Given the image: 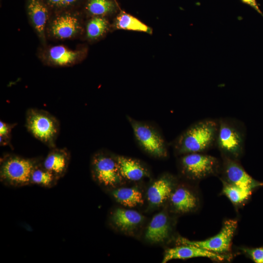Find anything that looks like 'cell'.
Listing matches in <instances>:
<instances>
[{
    "instance_id": "obj_1",
    "label": "cell",
    "mask_w": 263,
    "mask_h": 263,
    "mask_svg": "<svg viewBox=\"0 0 263 263\" xmlns=\"http://www.w3.org/2000/svg\"><path fill=\"white\" fill-rule=\"evenodd\" d=\"M217 129V119L206 118L195 122L175 140V151L183 155L208 150L215 146Z\"/></svg>"
},
{
    "instance_id": "obj_2",
    "label": "cell",
    "mask_w": 263,
    "mask_h": 263,
    "mask_svg": "<svg viewBox=\"0 0 263 263\" xmlns=\"http://www.w3.org/2000/svg\"><path fill=\"white\" fill-rule=\"evenodd\" d=\"M218 120L215 146L222 157L239 160L244 150L245 131L244 125L237 119L224 117Z\"/></svg>"
},
{
    "instance_id": "obj_3",
    "label": "cell",
    "mask_w": 263,
    "mask_h": 263,
    "mask_svg": "<svg viewBox=\"0 0 263 263\" xmlns=\"http://www.w3.org/2000/svg\"><path fill=\"white\" fill-rule=\"evenodd\" d=\"M42 157L25 158L14 154H5L0 158V180L5 186L20 187L31 185V177Z\"/></svg>"
},
{
    "instance_id": "obj_4",
    "label": "cell",
    "mask_w": 263,
    "mask_h": 263,
    "mask_svg": "<svg viewBox=\"0 0 263 263\" xmlns=\"http://www.w3.org/2000/svg\"><path fill=\"white\" fill-rule=\"evenodd\" d=\"M25 127L29 132L50 149L56 147L60 124L58 119L48 112L36 108L28 109L25 113Z\"/></svg>"
},
{
    "instance_id": "obj_5",
    "label": "cell",
    "mask_w": 263,
    "mask_h": 263,
    "mask_svg": "<svg viewBox=\"0 0 263 263\" xmlns=\"http://www.w3.org/2000/svg\"><path fill=\"white\" fill-rule=\"evenodd\" d=\"M180 164L183 173L194 180L216 174L221 168L217 158L204 152L183 154Z\"/></svg>"
},
{
    "instance_id": "obj_6",
    "label": "cell",
    "mask_w": 263,
    "mask_h": 263,
    "mask_svg": "<svg viewBox=\"0 0 263 263\" xmlns=\"http://www.w3.org/2000/svg\"><path fill=\"white\" fill-rule=\"evenodd\" d=\"M135 138L148 153L158 157L167 156L166 143L162 135L150 125L129 117Z\"/></svg>"
},
{
    "instance_id": "obj_7",
    "label": "cell",
    "mask_w": 263,
    "mask_h": 263,
    "mask_svg": "<svg viewBox=\"0 0 263 263\" xmlns=\"http://www.w3.org/2000/svg\"><path fill=\"white\" fill-rule=\"evenodd\" d=\"M238 225L236 220L229 219L223 224L220 231L215 236L203 241H190L179 237L177 242L180 244H188L218 253H225L230 249L232 240Z\"/></svg>"
},
{
    "instance_id": "obj_8",
    "label": "cell",
    "mask_w": 263,
    "mask_h": 263,
    "mask_svg": "<svg viewBox=\"0 0 263 263\" xmlns=\"http://www.w3.org/2000/svg\"><path fill=\"white\" fill-rule=\"evenodd\" d=\"M91 168L94 179L104 186H115L122 178L116 159L103 151L94 155Z\"/></svg>"
},
{
    "instance_id": "obj_9",
    "label": "cell",
    "mask_w": 263,
    "mask_h": 263,
    "mask_svg": "<svg viewBox=\"0 0 263 263\" xmlns=\"http://www.w3.org/2000/svg\"><path fill=\"white\" fill-rule=\"evenodd\" d=\"M223 157L221 171L222 181L241 187L253 189L263 185V183L254 179L244 169L239 160L226 157Z\"/></svg>"
},
{
    "instance_id": "obj_10",
    "label": "cell",
    "mask_w": 263,
    "mask_h": 263,
    "mask_svg": "<svg viewBox=\"0 0 263 263\" xmlns=\"http://www.w3.org/2000/svg\"><path fill=\"white\" fill-rule=\"evenodd\" d=\"M182 245L167 249L162 263H165L173 259H186L196 257H206L222 261L228 257L226 255L214 253L196 246Z\"/></svg>"
},
{
    "instance_id": "obj_11",
    "label": "cell",
    "mask_w": 263,
    "mask_h": 263,
    "mask_svg": "<svg viewBox=\"0 0 263 263\" xmlns=\"http://www.w3.org/2000/svg\"><path fill=\"white\" fill-rule=\"evenodd\" d=\"M70 158V152L66 148L56 147L50 149L43 160L42 165L59 179L66 173Z\"/></svg>"
},
{
    "instance_id": "obj_12",
    "label": "cell",
    "mask_w": 263,
    "mask_h": 263,
    "mask_svg": "<svg viewBox=\"0 0 263 263\" xmlns=\"http://www.w3.org/2000/svg\"><path fill=\"white\" fill-rule=\"evenodd\" d=\"M80 25L77 17L73 15L64 14L55 18L50 26L52 35L57 39L72 38L78 33Z\"/></svg>"
},
{
    "instance_id": "obj_13",
    "label": "cell",
    "mask_w": 263,
    "mask_h": 263,
    "mask_svg": "<svg viewBox=\"0 0 263 263\" xmlns=\"http://www.w3.org/2000/svg\"><path fill=\"white\" fill-rule=\"evenodd\" d=\"M170 226L168 218L164 212H160L153 216L150 222L145 238L152 243L164 241L169 236Z\"/></svg>"
},
{
    "instance_id": "obj_14",
    "label": "cell",
    "mask_w": 263,
    "mask_h": 263,
    "mask_svg": "<svg viewBox=\"0 0 263 263\" xmlns=\"http://www.w3.org/2000/svg\"><path fill=\"white\" fill-rule=\"evenodd\" d=\"M27 11L35 29L40 38L44 40L45 27L48 17L46 6L41 0H28Z\"/></svg>"
},
{
    "instance_id": "obj_15",
    "label": "cell",
    "mask_w": 263,
    "mask_h": 263,
    "mask_svg": "<svg viewBox=\"0 0 263 263\" xmlns=\"http://www.w3.org/2000/svg\"><path fill=\"white\" fill-rule=\"evenodd\" d=\"M170 199L175 209L182 213L194 210L198 203L196 196L190 190L184 187L175 189L172 192Z\"/></svg>"
},
{
    "instance_id": "obj_16",
    "label": "cell",
    "mask_w": 263,
    "mask_h": 263,
    "mask_svg": "<svg viewBox=\"0 0 263 263\" xmlns=\"http://www.w3.org/2000/svg\"><path fill=\"white\" fill-rule=\"evenodd\" d=\"M172 191L170 178L163 177L155 181L149 188L147 196L149 201L154 205H159L170 197Z\"/></svg>"
},
{
    "instance_id": "obj_17",
    "label": "cell",
    "mask_w": 263,
    "mask_h": 263,
    "mask_svg": "<svg viewBox=\"0 0 263 263\" xmlns=\"http://www.w3.org/2000/svg\"><path fill=\"white\" fill-rule=\"evenodd\" d=\"M122 177L132 181H138L147 174L144 167L136 160L118 156L116 158Z\"/></svg>"
},
{
    "instance_id": "obj_18",
    "label": "cell",
    "mask_w": 263,
    "mask_h": 263,
    "mask_svg": "<svg viewBox=\"0 0 263 263\" xmlns=\"http://www.w3.org/2000/svg\"><path fill=\"white\" fill-rule=\"evenodd\" d=\"M143 216L136 211L124 208H117L112 214V220L118 228L123 230H131L142 221Z\"/></svg>"
},
{
    "instance_id": "obj_19",
    "label": "cell",
    "mask_w": 263,
    "mask_h": 263,
    "mask_svg": "<svg viewBox=\"0 0 263 263\" xmlns=\"http://www.w3.org/2000/svg\"><path fill=\"white\" fill-rule=\"evenodd\" d=\"M80 55V52L69 50L61 45L53 46L48 52L50 62L60 66L73 64L78 59Z\"/></svg>"
},
{
    "instance_id": "obj_20",
    "label": "cell",
    "mask_w": 263,
    "mask_h": 263,
    "mask_svg": "<svg viewBox=\"0 0 263 263\" xmlns=\"http://www.w3.org/2000/svg\"><path fill=\"white\" fill-rule=\"evenodd\" d=\"M112 194L118 203L125 206L134 207L144 203L141 193L135 188H117L113 190Z\"/></svg>"
},
{
    "instance_id": "obj_21",
    "label": "cell",
    "mask_w": 263,
    "mask_h": 263,
    "mask_svg": "<svg viewBox=\"0 0 263 263\" xmlns=\"http://www.w3.org/2000/svg\"><path fill=\"white\" fill-rule=\"evenodd\" d=\"M115 27L118 29L151 33V29L136 18L122 11L116 17Z\"/></svg>"
},
{
    "instance_id": "obj_22",
    "label": "cell",
    "mask_w": 263,
    "mask_h": 263,
    "mask_svg": "<svg viewBox=\"0 0 263 263\" xmlns=\"http://www.w3.org/2000/svg\"><path fill=\"white\" fill-rule=\"evenodd\" d=\"M58 180L54 174L43 167L42 162L37 165L32 171L31 185L50 188L55 186Z\"/></svg>"
},
{
    "instance_id": "obj_23",
    "label": "cell",
    "mask_w": 263,
    "mask_h": 263,
    "mask_svg": "<svg viewBox=\"0 0 263 263\" xmlns=\"http://www.w3.org/2000/svg\"><path fill=\"white\" fill-rule=\"evenodd\" d=\"M223 183V193L235 205L241 204L246 201L251 195L252 189L241 187L228 183Z\"/></svg>"
},
{
    "instance_id": "obj_24",
    "label": "cell",
    "mask_w": 263,
    "mask_h": 263,
    "mask_svg": "<svg viewBox=\"0 0 263 263\" xmlns=\"http://www.w3.org/2000/svg\"><path fill=\"white\" fill-rule=\"evenodd\" d=\"M86 8L91 15L101 17L114 12L116 6L112 0H88Z\"/></svg>"
},
{
    "instance_id": "obj_25",
    "label": "cell",
    "mask_w": 263,
    "mask_h": 263,
    "mask_svg": "<svg viewBox=\"0 0 263 263\" xmlns=\"http://www.w3.org/2000/svg\"><path fill=\"white\" fill-rule=\"evenodd\" d=\"M108 27L107 20L101 17H95L88 23L86 28L87 37L91 39H95L102 36Z\"/></svg>"
},
{
    "instance_id": "obj_26",
    "label": "cell",
    "mask_w": 263,
    "mask_h": 263,
    "mask_svg": "<svg viewBox=\"0 0 263 263\" xmlns=\"http://www.w3.org/2000/svg\"><path fill=\"white\" fill-rule=\"evenodd\" d=\"M17 123H8L0 121V145L1 146H11V133L12 130Z\"/></svg>"
},
{
    "instance_id": "obj_27",
    "label": "cell",
    "mask_w": 263,
    "mask_h": 263,
    "mask_svg": "<svg viewBox=\"0 0 263 263\" xmlns=\"http://www.w3.org/2000/svg\"><path fill=\"white\" fill-rule=\"evenodd\" d=\"M242 250L256 263H263V246L257 248H244Z\"/></svg>"
},
{
    "instance_id": "obj_28",
    "label": "cell",
    "mask_w": 263,
    "mask_h": 263,
    "mask_svg": "<svg viewBox=\"0 0 263 263\" xmlns=\"http://www.w3.org/2000/svg\"><path fill=\"white\" fill-rule=\"evenodd\" d=\"M242 2L247 4L255 10L258 13L263 16V14L258 6L256 0H241Z\"/></svg>"
},
{
    "instance_id": "obj_29",
    "label": "cell",
    "mask_w": 263,
    "mask_h": 263,
    "mask_svg": "<svg viewBox=\"0 0 263 263\" xmlns=\"http://www.w3.org/2000/svg\"><path fill=\"white\" fill-rule=\"evenodd\" d=\"M79 0H62L59 8L70 6L75 3Z\"/></svg>"
},
{
    "instance_id": "obj_30",
    "label": "cell",
    "mask_w": 263,
    "mask_h": 263,
    "mask_svg": "<svg viewBox=\"0 0 263 263\" xmlns=\"http://www.w3.org/2000/svg\"><path fill=\"white\" fill-rule=\"evenodd\" d=\"M62 0H46L48 4L53 7L55 8H59L61 3Z\"/></svg>"
}]
</instances>
